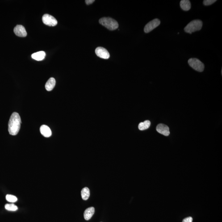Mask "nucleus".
Returning a JSON list of instances; mask_svg holds the SVG:
<instances>
[{"label": "nucleus", "instance_id": "nucleus-1", "mask_svg": "<svg viewBox=\"0 0 222 222\" xmlns=\"http://www.w3.org/2000/svg\"><path fill=\"white\" fill-rule=\"evenodd\" d=\"M22 123L20 116L17 112L13 113L8 123V131L10 135H15L18 133Z\"/></svg>", "mask_w": 222, "mask_h": 222}, {"label": "nucleus", "instance_id": "nucleus-2", "mask_svg": "<svg viewBox=\"0 0 222 222\" xmlns=\"http://www.w3.org/2000/svg\"><path fill=\"white\" fill-rule=\"evenodd\" d=\"M99 23L108 29L114 31L119 27L117 22L110 18H102L99 20Z\"/></svg>", "mask_w": 222, "mask_h": 222}, {"label": "nucleus", "instance_id": "nucleus-3", "mask_svg": "<svg viewBox=\"0 0 222 222\" xmlns=\"http://www.w3.org/2000/svg\"><path fill=\"white\" fill-rule=\"evenodd\" d=\"M202 21L200 20H194L191 22L187 25V26L185 27L184 31L187 33L190 34H192L193 32L195 31H199L201 29L202 27Z\"/></svg>", "mask_w": 222, "mask_h": 222}, {"label": "nucleus", "instance_id": "nucleus-4", "mask_svg": "<svg viewBox=\"0 0 222 222\" xmlns=\"http://www.w3.org/2000/svg\"><path fill=\"white\" fill-rule=\"evenodd\" d=\"M188 63L191 68L197 71L202 72L204 70V64L198 59L191 58L189 59Z\"/></svg>", "mask_w": 222, "mask_h": 222}, {"label": "nucleus", "instance_id": "nucleus-5", "mask_svg": "<svg viewBox=\"0 0 222 222\" xmlns=\"http://www.w3.org/2000/svg\"><path fill=\"white\" fill-rule=\"evenodd\" d=\"M42 20L43 23L50 27H54L57 25V20L54 17L49 14H45L43 16Z\"/></svg>", "mask_w": 222, "mask_h": 222}, {"label": "nucleus", "instance_id": "nucleus-6", "mask_svg": "<svg viewBox=\"0 0 222 222\" xmlns=\"http://www.w3.org/2000/svg\"><path fill=\"white\" fill-rule=\"evenodd\" d=\"M160 23H161V21L158 19H155L150 21L144 27V32L146 33L150 32L152 30L159 26Z\"/></svg>", "mask_w": 222, "mask_h": 222}, {"label": "nucleus", "instance_id": "nucleus-7", "mask_svg": "<svg viewBox=\"0 0 222 222\" xmlns=\"http://www.w3.org/2000/svg\"><path fill=\"white\" fill-rule=\"evenodd\" d=\"M95 52L97 56L101 58L107 59L110 57L109 52L106 49L102 47H97L96 49Z\"/></svg>", "mask_w": 222, "mask_h": 222}, {"label": "nucleus", "instance_id": "nucleus-8", "mask_svg": "<svg viewBox=\"0 0 222 222\" xmlns=\"http://www.w3.org/2000/svg\"><path fill=\"white\" fill-rule=\"evenodd\" d=\"M14 32L15 35L20 37H25L27 35V32L23 26L18 25L14 29Z\"/></svg>", "mask_w": 222, "mask_h": 222}, {"label": "nucleus", "instance_id": "nucleus-9", "mask_svg": "<svg viewBox=\"0 0 222 222\" xmlns=\"http://www.w3.org/2000/svg\"><path fill=\"white\" fill-rule=\"evenodd\" d=\"M156 131L162 135L168 136L170 134L169 127L164 124H158L156 127Z\"/></svg>", "mask_w": 222, "mask_h": 222}, {"label": "nucleus", "instance_id": "nucleus-10", "mask_svg": "<svg viewBox=\"0 0 222 222\" xmlns=\"http://www.w3.org/2000/svg\"><path fill=\"white\" fill-rule=\"evenodd\" d=\"M40 132L44 137H50L52 135V131L46 125H42L40 128Z\"/></svg>", "mask_w": 222, "mask_h": 222}, {"label": "nucleus", "instance_id": "nucleus-11", "mask_svg": "<svg viewBox=\"0 0 222 222\" xmlns=\"http://www.w3.org/2000/svg\"><path fill=\"white\" fill-rule=\"evenodd\" d=\"M95 209L94 207H90L85 210L84 212V218L85 220H90L94 214Z\"/></svg>", "mask_w": 222, "mask_h": 222}, {"label": "nucleus", "instance_id": "nucleus-12", "mask_svg": "<svg viewBox=\"0 0 222 222\" xmlns=\"http://www.w3.org/2000/svg\"><path fill=\"white\" fill-rule=\"evenodd\" d=\"M45 52H44V51H40V52L32 54L31 57L36 61H41L44 59L45 58Z\"/></svg>", "mask_w": 222, "mask_h": 222}, {"label": "nucleus", "instance_id": "nucleus-13", "mask_svg": "<svg viewBox=\"0 0 222 222\" xmlns=\"http://www.w3.org/2000/svg\"><path fill=\"white\" fill-rule=\"evenodd\" d=\"M181 8L184 11H187L191 8V3L189 0H182L180 3Z\"/></svg>", "mask_w": 222, "mask_h": 222}, {"label": "nucleus", "instance_id": "nucleus-14", "mask_svg": "<svg viewBox=\"0 0 222 222\" xmlns=\"http://www.w3.org/2000/svg\"><path fill=\"white\" fill-rule=\"evenodd\" d=\"M56 85V80L53 77H51L47 81L45 85L46 89L47 91H51L53 90Z\"/></svg>", "mask_w": 222, "mask_h": 222}, {"label": "nucleus", "instance_id": "nucleus-15", "mask_svg": "<svg viewBox=\"0 0 222 222\" xmlns=\"http://www.w3.org/2000/svg\"><path fill=\"white\" fill-rule=\"evenodd\" d=\"M90 193L89 189L87 187H85L82 189L81 191V196L82 199L86 200L89 199L90 196Z\"/></svg>", "mask_w": 222, "mask_h": 222}, {"label": "nucleus", "instance_id": "nucleus-16", "mask_svg": "<svg viewBox=\"0 0 222 222\" xmlns=\"http://www.w3.org/2000/svg\"><path fill=\"white\" fill-rule=\"evenodd\" d=\"M151 125V122L148 120L141 122L139 124L138 128L140 131H144L149 128Z\"/></svg>", "mask_w": 222, "mask_h": 222}, {"label": "nucleus", "instance_id": "nucleus-17", "mask_svg": "<svg viewBox=\"0 0 222 222\" xmlns=\"http://www.w3.org/2000/svg\"><path fill=\"white\" fill-rule=\"evenodd\" d=\"M5 209L9 211H16L18 209V207L13 204H7L5 205Z\"/></svg>", "mask_w": 222, "mask_h": 222}, {"label": "nucleus", "instance_id": "nucleus-18", "mask_svg": "<svg viewBox=\"0 0 222 222\" xmlns=\"http://www.w3.org/2000/svg\"><path fill=\"white\" fill-rule=\"evenodd\" d=\"M6 199L7 201L12 203H14L18 201V198L15 196L11 195H7L6 196Z\"/></svg>", "mask_w": 222, "mask_h": 222}, {"label": "nucleus", "instance_id": "nucleus-19", "mask_svg": "<svg viewBox=\"0 0 222 222\" xmlns=\"http://www.w3.org/2000/svg\"><path fill=\"white\" fill-rule=\"evenodd\" d=\"M216 1V0H204L203 1V4L205 6H210L214 3Z\"/></svg>", "mask_w": 222, "mask_h": 222}, {"label": "nucleus", "instance_id": "nucleus-20", "mask_svg": "<svg viewBox=\"0 0 222 222\" xmlns=\"http://www.w3.org/2000/svg\"><path fill=\"white\" fill-rule=\"evenodd\" d=\"M193 222V218L191 217H187L186 218V219H184L183 220L182 222Z\"/></svg>", "mask_w": 222, "mask_h": 222}, {"label": "nucleus", "instance_id": "nucleus-21", "mask_svg": "<svg viewBox=\"0 0 222 222\" xmlns=\"http://www.w3.org/2000/svg\"><path fill=\"white\" fill-rule=\"evenodd\" d=\"M94 0H86L85 1V3L87 5L91 4L94 2Z\"/></svg>", "mask_w": 222, "mask_h": 222}]
</instances>
